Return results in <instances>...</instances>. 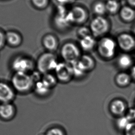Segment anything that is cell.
I'll use <instances>...</instances> for the list:
<instances>
[{"label":"cell","mask_w":135,"mask_h":135,"mask_svg":"<svg viewBox=\"0 0 135 135\" xmlns=\"http://www.w3.org/2000/svg\"><path fill=\"white\" fill-rule=\"evenodd\" d=\"M98 52L105 59L113 58L118 47L116 40L109 37H103L99 40L97 44Z\"/></svg>","instance_id":"cell-1"},{"label":"cell","mask_w":135,"mask_h":135,"mask_svg":"<svg viewBox=\"0 0 135 135\" xmlns=\"http://www.w3.org/2000/svg\"><path fill=\"white\" fill-rule=\"evenodd\" d=\"M58 63L56 55L53 52L47 51L39 56L36 65L38 71L44 75L55 71Z\"/></svg>","instance_id":"cell-2"},{"label":"cell","mask_w":135,"mask_h":135,"mask_svg":"<svg viewBox=\"0 0 135 135\" xmlns=\"http://www.w3.org/2000/svg\"><path fill=\"white\" fill-rule=\"evenodd\" d=\"M11 81L13 88L21 93L28 92L35 84L31 75L26 73L15 72L12 76Z\"/></svg>","instance_id":"cell-3"},{"label":"cell","mask_w":135,"mask_h":135,"mask_svg":"<svg viewBox=\"0 0 135 135\" xmlns=\"http://www.w3.org/2000/svg\"><path fill=\"white\" fill-rule=\"evenodd\" d=\"M94 38L103 37L111 29V24L108 19L104 16H96L92 19L89 26Z\"/></svg>","instance_id":"cell-4"},{"label":"cell","mask_w":135,"mask_h":135,"mask_svg":"<svg viewBox=\"0 0 135 135\" xmlns=\"http://www.w3.org/2000/svg\"><path fill=\"white\" fill-rule=\"evenodd\" d=\"M60 54L65 62L70 64L77 62L81 56L79 47L71 42H67L62 45Z\"/></svg>","instance_id":"cell-5"},{"label":"cell","mask_w":135,"mask_h":135,"mask_svg":"<svg viewBox=\"0 0 135 135\" xmlns=\"http://www.w3.org/2000/svg\"><path fill=\"white\" fill-rule=\"evenodd\" d=\"M34 66L31 58L24 56H17L12 62V68L15 72L28 73L33 70Z\"/></svg>","instance_id":"cell-6"},{"label":"cell","mask_w":135,"mask_h":135,"mask_svg":"<svg viewBox=\"0 0 135 135\" xmlns=\"http://www.w3.org/2000/svg\"><path fill=\"white\" fill-rule=\"evenodd\" d=\"M68 16L71 24L83 25L88 20L89 15L86 8L82 6H74L68 11Z\"/></svg>","instance_id":"cell-7"},{"label":"cell","mask_w":135,"mask_h":135,"mask_svg":"<svg viewBox=\"0 0 135 135\" xmlns=\"http://www.w3.org/2000/svg\"><path fill=\"white\" fill-rule=\"evenodd\" d=\"M55 71L57 79L64 83L71 80L74 76L71 64L66 62H59Z\"/></svg>","instance_id":"cell-8"},{"label":"cell","mask_w":135,"mask_h":135,"mask_svg":"<svg viewBox=\"0 0 135 135\" xmlns=\"http://www.w3.org/2000/svg\"><path fill=\"white\" fill-rule=\"evenodd\" d=\"M116 42L118 46L125 52H129L135 49V38L130 34L122 33L119 34Z\"/></svg>","instance_id":"cell-9"},{"label":"cell","mask_w":135,"mask_h":135,"mask_svg":"<svg viewBox=\"0 0 135 135\" xmlns=\"http://www.w3.org/2000/svg\"><path fill=\"white\" fill-rule=\"evenodd\" d=\"M15 98L13 88L6 83L0 82V102L11 103Z\"/></svg>","instance_id":"cell-10"},{"label":"cell","mask_w":135,"mask_h":135,"mask_svg":"<svg viewBox=\"0 0 135 135\" xmlns=\"http://www.w3.org/2000/svg\"><path fill=\"white\" fill-rule=\"evenodd\" d=\"M42 43L45 49L51 52L56 51L59 46L58 39L52 34H47L44 36Z\"/></svg>","instance_id":"cell-11"},{"label":"cell","mask_w":135,"mask_h":135,"mask_svg":"<svg viewBox=\"0 0 135 135\" xmlns=\"http://www.w3.org/2000/svg\"><path fill=\"white\" fill-rule=\"evenodd\" d=\"M6 44L13 47H19L22 44V36L15 31H9L5 33Z\"/></svg>","instance_id":"cell-12"},{"label":"cell","mask_w":135,"mask_h":135,"mask_svg":"<svg viewBox=\"0 0 135 135\" xmlns=\"http://www.w3.org/2000/svg\"><path fill=\"white\" fill-rule=\"evenodd\" d=\"M15 114V107L12 104L3 103L0 104V117L3 119L10 120Z\"/></svg>","instance_id":"cell-13"},{"label":"cell","mask_w":135,"mask_h":135,"mask_svg":"<svg viewBox=\"0 0 135 135\" xmlns=\"http://www.w3.org/2000/svg\"><path fill=\"white\" fill-rule=\"evenodd\" d=\"M119 14L121 19L125 22H132L135 20V8L129 5H126L121 7Z\"/></svg>","instance_id":"cell-14"},{"label":"cell","mask_w":135,"mask_h":135,"mask_svg":"<svg viewBox=\"0 0 135 135\" xmlns=\"http://www.w3.org/2000/svg\"><path fill=\"white\" fill-rule=\"evenodd\" d=\"M77 62L85 72L93 70L95 65L94 59L88 55L81 56Z\"/></svg>","instance_id":"cell-15"},{"label":"cell","mask_w":135,"mask_h":135,"mask_svg":"<svg viewBox=\"0 0 135 135\" xmlns=\"http://www.w3.org/2000/svg\"><path fill=\"white\" fill-rule=\"evenodd\" d=\"M110 109L113 114L121 116L126 113V107L124 101L120 99H116L111 103Z\"/></svg>","instance_id":"cell-16"},{"label":"cell","mask_w":135,"mask_h":135,"mask_svg":"<svg viewBox=\"0 0 135 135\" xmlns=\"http://www.w3.org/2000/svg\"><path fill=\"white\" fill-rule=\"evenodd\" d=\"M96 45L95 38L93 35L86 36L80 40V46L86 51H92Z\"/></svg>","instance_id":"cell-17"},{"label":"cell","mask_w":135,"mask_h":135,"mask_svg":"<svg viewBox=\"0 0 135 135\" xmlns=\"http://www.w3.org/2000/svg\"><path fill=\"white\" fill-rule=\"evenodd\" d=\"M117 62L118 66L121 69L126 70L132 66L133 64V60L129 55L124 53L118 56Z\"/></svg>","instance_id":"cell-18"},{"label":"cell","mask_w":135,"mask_h":135,"mask_svg":"<svg viewBox=\"0 0 135 135\" xmlns=\"http://www.w3.org/2000/svg\"><path fill=\"white\" fill-rule=\"evenodd\" d=\"M107 12L114 15L120 11V3L118 0H107L105 2Z\"/></svg>","instance_id":"cell-19"},{"label":"cell","mask_w":135,"mask_h":135,"mask_svg":"<svg viewBox=\"0 0 135 135\" xmlns=\"http://www.w3.org/2000/svg\"><path fill=\"white\" fill-rule=\"evenodd\" d=\"M131 80V75L124 72L118 74L115 78V81L117 85L122 87L128 86L130 84Z\"/></svg>","instance_id":"cell-20"},{"label":"cell","mask_w":135,"mask_h":135,"mask_svg":"<svg viewBox=\"0 0 135 135\" xmlns=\"http://www.w3.org/2000/svg\"><path fill=\"white\" fill-rule=\"evenodd\" d=\"M34 89L36 94L40 96H45L49 94L51 88L41 81H38L34 84Z\"/></svg>","instance_id":"cell-21"},{"label":"cell","mask_w":135,"mask_h":135,"mask_svg":"<svg viewBox=\"0 0 135 135\" xmlns=\"http://www.w3.org/2000/svg\"><path fill=\"white\" fill-rule=\"evenodd\" d=\"M57 80L56 76L50 73L44 74L42 76L41 81L51 89L56 85Z\"/></svg>","instance_id":"cell-22"},{"label":"cell","mask_w":135,"mask_h":135,"mask_svg":"<svg viewBox=\"0 0 135 135\" xmlns=\"http://www.w3.org/2000/svg\"><path fill=\"white\" fill-rule=\"evenodd\" d=\"M93 10L94 13L97 16H103V15L107 13L105 3L102 1L96 2L93 5Z\"/></svg>","instance_id":"cell-23"},{"label":"cell","mask_w":135,"mask_h":135,"mask_svg":"<svg viewBox=\"0 0 135 135\" xmlns=\"http://www.w3.org/2000/svg\"><path fill=\"white\" fill-rule=\"evenodd\" d=\"M31 3L34 8L38 10H43L49 5L50 0H31Z\"/></svg>","instance_id":"cell-24"},{"label":"cell","mask_w":135,"mask_h":135,"mask_svg":"<svg viewBox=\"0 0 135 135\" xmlns=\"http://www.w3.org/2000/svg\"><path fill=\"white\" fill-rule=\"evenodd\" d=\"M77 35L80 39L86 36L92 35V32L89 27L86 26H81L77 30Z\"/></svg>","instance_id":"cell-25"},{"label":"cell","mask_w":135,"mask_h":135,"mask_svg":"<svg viewBox=\"0 0 135 135\" xmlns=\"http://www.w3.org/2000/svg\"><path fill=\"white\" fill-rule=\"evenodd\" d=\"M130 122L126 116L120 117L117 120V126L119 129L124 130Z\"/></svg>","instance_id":"cell-26"},{"label":"cell","mask_w":135,"mask_h":135,"mask_svg":"<svg viewBox=\"0 0 135 135\" xmlns=\"http://www.w3.org/2000/svg\"><path fill=\"white\" fill-rule=\"evenodd\" d=\"M73 71L74 76L76 77H80L84 74L85 72L81 69L77 62L71 64Z\"/></svg>","instance_id":"cell-27"},{"label":"cell","mask_w":135,"mask_h":135,"mask_svg":"<svg viewBox=\"0 0 135 135\" xmlns=\"http://www.w3.org/2000/svg\"><path fill=\"white\" fill-rule=\"evenodd\" d=\"M124 131V135H135V121L130 122Z\"/></svg>","instance_id":"cell-28"},{"label":"cell","mask_w":135,"mask_h":135,"mask_svg":"<svg viewBox=\"0 0 135 135\" xmlns=\"http://www.w3.org/2000/svg\"><path fill=\"white\" fill-rule=\"evenodd\" d=\"M45 135H64V134L59 128L53 127L48 129Z\"/></svg>","instance_id":"cell-29"},{"label":"cell","mask_w":135,"mask_h":135,"mask_svg":"<svg viewBox=\"0 0 135 135\" xmlns=\"http://www.w3.org/2000/svg\"><path fill=\"white\" fill-rule=\"evenodd\" d=\"M126 117L130 122H134L135 121V108H131L128 110Z\"/></svg>","instance_id":"cell-30"},{"label":"cell","mask_w":135,"mask_h":135,"mask_svg":"<svg viewBox=\"0 0 135 135\" xmlns=\"http://www.w3.org/2000/svg\"><path fill=\"white\" fill-rule=\"evenodd\" d=\"M6 44L5 33L0 30V50L2 49Z\"/></svg>","instance_id":"cell-31"},{"label":"cell","mask_w":135,"mask_h":135,"mask_svg":"<svg viewBox=\"0 0 135 135\" xmlns=\"http://www.w3.org/2000/svg\"><path fill=\"white\" fill-rule=\"evenodd\" d=\"M56 2L60 4V5H66L68 4H72L75 2V0H56Z\"/></svg>","instance_id":"cell-32"},{"label":"cell","mask_w":135,"mask_h":135,"mask_svg":"<svg viewBox=\"0 0 135 135\" xmlns=\"http://www.w3.org/2000/svg\"><path fill=\"white\" fill-rule=\"evenodd\" d=\"M128 5L132 8H135V0H127Z\"/></svg>","instance_id":"cell-33"},{"label":"cell","mask_w":135,"mask_h":135,"mask_svg":"<svg viewBox=\"0 0 135 135\" xmlns=\"http://www.w3.org/2000/svg\"><path fill=\"white\" fill-rule=\"evenodd\" d=\"M131 78L134 79L135 80V65L133 66L131 68Z\"/></svg>","instance_id":"cell-34"},{"label":"cell","mask_w":135,"mask_h":135,"mask_svg":"<svg viewBox=\"0 0 135 135\" xmlns=\"http://www.w3.org/2000/svg\"><path fill=\"white\" fill-rule=\"evenodd\" d=\"M133 32H134V35H135V26H134V29H133Z\"/></svg>","instance_id":"cell-35"},{"label":"cell","mask_w":135,"mask_h":135,"mask_svg":"<svg viewBox=\"0 0 135 135\" xmlns=\"http://www.w3.org/2000/svg\"></svg>","instance_id":"cell-36"},{"label":"cell","mask_w":135,"mask_h":135,"mask_svg":"<svg viewBox=\"0 0 135 135\" xmlns=\"http://www.w3.org/2000/svg\"></svg>","instance_id":"cell-37"}]
</instances>
